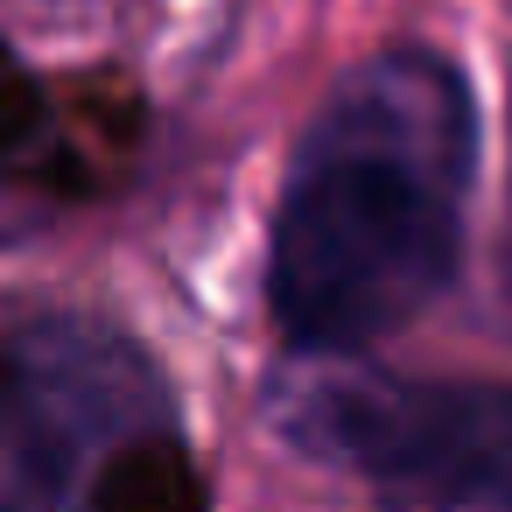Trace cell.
Here are the masks:
<instances>
[{
    "label": "cell",
    "mask_w": 512,
    "mask_h": 512,
    "mask_svg": "<svg viewBox=\"0 0 512 512\" xmlns=\"http://www.w3.org/2000/svg\"><path fill=\"white\" fill-rule=\"evenodd\" d=\"M477 113L428 50L372 57L337 85L274 211L267 309L302 351H358L421 316L463 253Z\"/></svg>",
    "instance_id": "cell-1"
},
{
    "label": "cell",
    "mask_w": 512,
    "mask_h": 512,
    "mask_svg": "<svg viewBox=\"0 0 512 512\" xmlns=\"http://www.w3.org/2000/svg\"><path fill=\"white\" fill-rule=\"evenodd\" d=\"M155 372L106 330L29 323L8 344V512H85L106 463L155 435Z\"/></svg>",
    "instance_id": "cell-3"
},
{
    "label": "cell",
    "mask_w": 512,
    "mask_h": 512,
    "mask_svg": "<svg viewBox=\"0 0 512 512\" xmlns=\"http://www.w3.org/2000/svg\"><path fill=\"white\" fill-rule=\"evenodd\" d=\"M302 456L365 477L386 512H512V386L316 379L281 414Z\"/></svg>",
    "instance_id": "cell-2"
},
{
    "label": "cell",
    "mask_w": 512,
    "mask_h": 512,
    "mask_svg": "<svg viewBox=\"0 0 512 512\" xmlns=\"http://www.w3.org/2000/svg\"><path fill=\"white\" fill-rule=\"evenodd\" d=\"M85 512H204V477L183 456V442L169 428H155L106 463Z\"/></svg>",
    "instance_id": "cell-4"
}]
</instances>
